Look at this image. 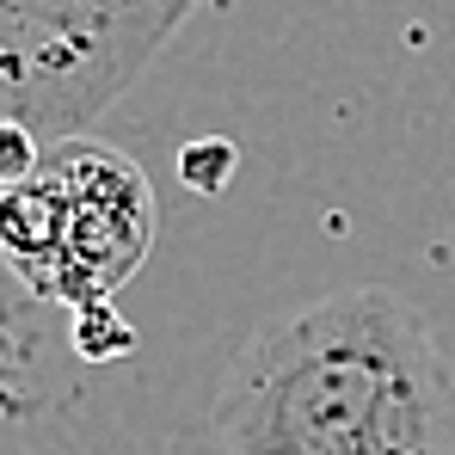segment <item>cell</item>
<instances>
[{
	"instance_id": "obj_8",
	"label": "cell",
	"mask_w": 455,
	"mask_h": 455,
	"mask_svg": "<svg viewBox=\"0 0 455 455\" xmlns=\"http://www.w3.org/2000/svg\"><path fill=\"white\" fill-rule=\"evenodd\" d=\"M172 6H179V12H185V19H191V12H197V0H172Z\"/></svg>"
},
{
	"instance_id": "obj_7",
	"label": "cell",
	"mask_w": 455,
	"mask_h": 455,
	"mask_svg": "<svg viewBox=\"0 0 455 455\" xmlns=\"http://www.w3.org/2000/svg\"><path fill=\"white\" fill-rule=\"evenodd\" d=\"M6 363H12V332L0 326V376H6Z\"/></svg>"
},
{
	"instance_id": "obj_6",
	"label": "cell",
	"mask_w": 455,
	"mask_h": 455,
	"mask_svg": "<svg viewBox=\"0 0 455 455\" xmlns=\"http://www.w3.org/2000/svg\"><path fill=\"white\" fill-rule=\"evenodd\" d=\"M179 172H185V185H197V191H222L228 172H234V148H228V142H191V148L179 154Z\"/></svg>"
},
{
	"instance_id": "obj_4",
	"label": "cell",
	"mask_w": 455,
	"mask_h": 455,
	"mask_svg": "<svg viewBox=\"0 0 455 455\" xmlns=\"http://www.w3.org/2000/svg\"><path fill=\"white\" fill-rule=\"evenodd\" d=\"M75 339H80V357H124V351L136 345V332L111 314V302L75 314Z\"/></svg>"
},
{
	"instance_id": "obj_5",
	"label": "cell",
	"mask_w": 455,
	"mask_h": 455,
	"mask_svg": "<svg viewBox=\"0 0 455 455\" xmlns=\"http://www.w3.org/2000/svg\"><path fill=\"white\" fill-rule=\"evenodd\" d=\"M44 148H50V136H44V130L19 124V117H0V185L25 179V172L44 160Z\"/></svg>"
},
{
	"instance_id": "obj_2",
	"label": "cell",
	"mask_w": 455,
	"mask_h": 455,
	"mask_svg": "<svg viewBox=\"0 0 455 455\" xmlns=\"http://www.w3.org/2000/svg\"><path fill=\"white\" fill-rule=\"evenodd\" d=\"M160 204L148 172L92 130L56 136L44 160L0 185V259L50 307H105L154 252Z\"/></svg>"
},
{
	"instance_id": "obj_1",
	"label": "cell",
	"mask_w": 455,
	"mask_h": 455,
	"mask_svg": "<svg viewBox=\"0 0 455 455\" xmlns=\"http://www.w3.org/2000/svg\"><path fill=\"white\" fill-rule=\"evenodd\" d=\"M228 455H455V363L394 290H339L265 320L228 363Z\"/></svg>"
},
{
	"instance_id": "obj_3",
	"label": "cell",
	"mask_w": 455,
	"mask_h": 455,
	"mask_svg": "<svg viewBox=\"0 0 455 455\" xmlns=\"http://www.w3.org/2000/svg\"><path fill=\"white\" fill-rule=\"evenodd\" d=\"M185 25L172 0H0V117L75 136Z\"/></svg>"
}]
</instances>
